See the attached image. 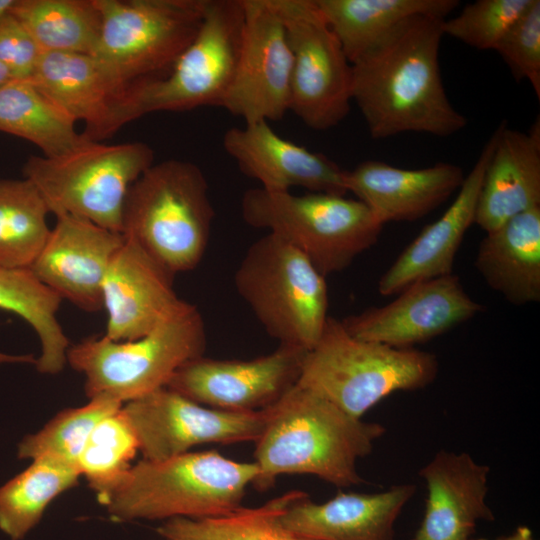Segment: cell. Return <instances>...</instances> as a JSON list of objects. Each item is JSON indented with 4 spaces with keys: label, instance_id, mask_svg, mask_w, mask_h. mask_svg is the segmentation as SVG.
Wrapping results in <instances>:
<instances>
[{
    "label": "cell",
    "instance_id": "6da1fadb",
    "mask_svg": "<svg viewBox=\"0 0 540 540\" xmlns=\"http://www.w3.org/2000/svg\"><path fill=\"white\" fill-rule=\"evenodd\" d=\"M443 20L411 17L351 63L352 101L373 139L406 132L447 137L467 125L441 77Z\"/></svg>",
    "mask_w": 540,
    "mask_h": 540
},
{
    "label": "cell",
    "instance_id": "7a4b0ae2",
    "mask_svg": "<svg viewBox=\"0 0 540 540\" xmlns=\"http://www.w3.org/2000/svg\"><path fill=\"white\" fill-rule=\"evenodd\" d=\"M385 432L383 425L355 418L296 384L269 408L255 441L258 476L252 486L265 491L284 474L313 475L336 487L357 485L363 481L358 460Z\"/></svg>",
    "mask_w": 540,
    "mask_h": 540
},
{
    "label": "cell",
    "instance_id": "3957f363",
    "mask_svg": "<svg viewBox=\"0 0 540 540\" xmlns=\"http://www.w3.org/2000/svg\"><path fill=\"white\" fill-rule=\"evenodd\" d=\"M257 476L255 462L235 461L216 450L143 459L101 504L123 522L213 517L241 507Z\"/></svg>",
    "mask_w": 540,
    "mask_h": 540
},
{
    "label": "cell",
    "instance_id": "277c9868",
    "mask_svg": "<svg viewBox=\"0 0 540 540\" xmlns=\"http://www.w3.org/2000/svg\"><path fill=\"white\" fill-rule=\"evenodd\" d=\"M214 216L200 167L170 159L153 163L129 188L121 234L176 275L201 262Z\"/></svg>",
    "mask_w": 540,
    "mask_h": 540
},
{
    "label": "cell",
    "instance_id": "5b68a950",
    "mask_svg": "<svg viewBox=\"0 0 540 540\" xmlns=\"http://www.w3.org/2000/svg\"><path fill=\"white\" fill-rule=\"evenodd\" d=\"M438 371L434 354L358 339L341 320L329 316L320 338L305 356L297 385L361 419L394 392L430 385Z\"/></svg>",
    "mask_w": 540,
    "mask_h": 540
},
{
    "label": "cell",
    "instance_id": "8992f818",
    "mask_svg": "<svg viewBox=\"0 0 540 540\" xmlns=\"http://www.w3.org/2000/svg\"><path fill=\"white\" fill-rule=\"evenodd\" d=\"M206 345L202 315L184 300L146 335L128 341L90 336L70 346L66 360L85 376L89 399L107 396L124 404L166 387L182 365L204 355Z\"/></svg>",
    "mask_w": 540,
    "mask_h": 540
},
{
    "label": "cell",
    "instance_id": "52a82bcc",
    "mask_svg": "<svg viewBox=\"0 0 540 540\" xmlns=\"http://www.w3.org/2000/svg\"><path fill=\"white\" fill-rule=\"evenodd\" d=\"M241 210L248 225L285 240L325 277L375 245L383 227L364 203L345 195L252 188L244 193Z\"/></svg>",
    "mask_w": 540,
    "mask_h": 540
},
{
    "label": "cell",
    "instance_id": "ba28073f",
    "mask_svg": "<svg viewBox=\"0 0 540 540\" xmlns=\"http://www.w3.org/2000/svg\"><path fill=\"white\" fill-rule=\"evenodd\" d=\"M235 288L266 332L279 344L311 350L328 315L325 276L275 234L255 241L241 260Z\"/></svg>",
    "mask_w": 540,
    "mask_h": 540
},
{
    "label": "cell",
    "instance_id": "9c48e42d",
    "mask_svg": "<svg viewBox=\"0 0 540 540\" xmlns=\"http://www.w3.org/2000/svg\"><path fill=\"white\" fill-rule=\"evenodd\" d=\"M153 163L154 152L146 143L89 140L58 157L30 156L23 176L56 217L71 215L121 233L128 190Z\"/></svg>",
    "mask_w": 540,
    "mask_h": 540
},
{
    "label": "cell",
    "instance_id": "30bf717a",
    "mask_svg": "<svg viewBox=\"0 0 540 540\" xmlns=\"http://www.w3.org/2000/svg\"><path fill=\"white\" fill-rule=\"evenodd\" d=\"M242 31V0H205L197 33L169 72L133 87L130 121L151 112L222 107L235 75Z\"/></svg>",
    "mask_w": 540,
    "mask_h": 540
},
{
    "label": "cell",
    "instance_id": "8fae6325",
    "mask_svg": "<svg viewBox=\"0 0 540 540\" xmlns=\"http://www.w3.org/2000/svg\"><path fill=\"white\" fill-rule=\"evenodd\" d=\"M101 35L92 56L129 85L166 75L195 37L205 0H95Z\"/></svg>",
    "mask_w": 540,
    "mask_h": 540
},
{
    "label": "cell",
    "instance_id": "7c38bea8",
    "mask_svg": "<svg viewBox=\"0 0 540 540\" xmlns=\"http://www.w3.org/2000/svg\"><path fill=\"white\" fill-rule=\"evenodd\" d=\"M293 57L290 109L306 126L323 131L350 111L352 65L315 0H274Z\"/></svg>",
    "mask_w": 540,
    "mask_h": 540
},
{
    "label": "cell",
    "instance_id": "4fadbf2b",
    "mask_svg": "<svg viewBox=\"0 0 540 540\" xmlns=\"http://www.w3.org/2000/svg\"><path fill=\"white\" fill-rule=\"evenodd\" d=\"M143 459L161 461L202 444L255 442L261 435L269 408L233 412L199 404L167 387L122 405Z\"/></svg>",
    "mask_w": 540,
    "mask_h": 540
},
{
    "label": "cell",
    "instance_id": "5bb4252c",
    "mask_svg": "<svg viewBox=\"0 0 540 540\" xmlns=\"http://www.w3.org/2000/svg\"><path fill=\"white\" fill-rule=\"evenodd\" d=\"M238 62L222 108L245 124L277 121L290 109L293 57L274 0H242Z\"/></svg>",
    "mask_w": 540,
    "mask_h": 540
},
{
    "label": "cell",
    "instance_id": "9a60e30c",
    "mask_svg": "<svg viewBox=\"0 0 540 540\" xmlns=\"http://www.w3.org/2000/svg\"><path fill=\"white\" fill-rule=\"evenodd\" d=\"M307 350L283 345L250 360L197 357L182 365L167 388L211 408L257 412L275 405L298 382Z\"/></svg>",
    "mask_w": 540,
    "mask_h": 540
},
{
    "label": "cell",
    "instance_id": "2e32d148",
    "mask_svg": "<svg viewBox=\"0 0 540 540\" xmlns=\"http://www.w3.org/2000/svg\"><path fill=\"white\" fill-rule=\"evenodd\" d=\"M484 307L465 291L454 274L421 280L381 307L341 320L354 337L394 348H414L480 313Z\"/></svg>",
    "mask_w": 540,
    "mask_h": 540
},
{
    "label": "cell",
    "instance_id": "e0dca14e",
    "mask_svg": "<svg viewBox=\"0 0 540 540\" xmlns=\"http://www.w3.org/2000/svg\"><path fill=\"white\" fill-rule=\"evenodd\" d=\"M56 218L29 268L62 300L87 312L99 311L103 308L104 277L124 236L83 218Z\"/></svg>",
    "mask_w": 540,
    "mask_h": 540
},
{
    "label": "cell",
    "instance_id": "ac0fdd59",
    "mask_svg": "<svg viewBox=\"0 0 540 540\" xmlns=\"http://www.w3.org/2000/svg\"><path fill=\"white\" fill-rule=\"evenodd\" d=\"M28 80L76 122L83 121V134L91 141L128 123L126 107L135 85L123 82L92 55L42 52Z\"/></svg>",
    "mask_w": 540,
    "mask_h": 540
},
{
    "label": "cell",
    "instance_id": "d6986e66",
    "mask_svg": "<svg viewBox=\"0 0 540 540\" xmlns=\"http://www.w3.org/2000/svg\"><path fill=\"white\" fill-rule=\"evenodd\" d=\"M174 276L124 237L103 281L104 335L113 341L135 340L172 315L184 301L174 290Z\"/></svg>",
    "mask_w": 540,
    "mask_h": 540
},
{
    "label": "cell",
    "instance_id": "ffe728a7",
    "mask_svg": "<svg viewBox=\"0 0 540 540\" xmlns=\"http://www.w3.org/2000/svg\"><path fill=\"white\" fill-rule=\"evenodd\" d=\"M222 144L240 171L266 191L301 187L314 193H347L345 170L324 154L279 136L267 121L228 129Z\"/></svg>",
    "mask_w": 540,
    "mask_h": 540
},
{
    "label": "cell",
    "instance_id": "44dd1931",
    "mask_svg": "<svg viewBox=\"0 0 540 540\" xmlns=\"http://www.w3.org/2000/svg\"><path fill=\"white\" fill-rule=\"evenodd\" d=\"M413 484L378 493L339 492L317 503L308 494L287 505L282 526L301 540H395V523L414 496Z\"/></svg>",
    "mask_w": 540,
    "mask_h": 540
},
{
    "label": "cell",
    "instance_id": "7402d4cb",
    "mask_svg": "<svg viewBox=\"0 0 540 540\" xmlns=\"http://www.w3.org/2000/svg\"><path fill=\"white\" fill-rule=\"evenodd\" d=\"M489 472L466 452L436 453L419 471L428 493L413 540H469L478 521H493L486 503Z\"/></svg>",
    "mask_w": 540,
    "mask_h": 540
},
{
    "label": "cell",
    "instance_id": "603a6c76",
    "mask_svg": "<svg viewBox=\"0 0 540 540\" xmlns=\"http://www.w3.org/2000/svg\"><path fill=\"white\" fill-rule=\"evenodd\" d=\"M465 178L460 166L439 162L422 169H403L367 160L345 170L353 193L384 225L418 220L459 190Z\"/></svg>",
    "mask_w": 540,
    "mask_h": 540
},
{
    "label": "cell",
    "instance_id": "cb8c5ba5",
    "mask_svg": "<svg viewBox=\"0 0 540 540\" xmlns=\"http://www.w3.org/2000/svg\"><path fill=\"white\" fill-rule=\"evenodd\" d=\"M494 144L493 132L473 168L465 175L453 203L438 220L421 231L381 276L378 291L382 296L399 294L421 280L452 274L458 249L474 223L484 173Z\"/></svg>",
    "mask_w": 540,
    "mask_h": 540
},
{
    "label": "cell",
    "instance_id": "d4e9b609",
    "mask_svg": "<svg viewBox=\"0 0 540 540\" xmlns=\"http://www.w3.org/2000/svg\"><path fill=\"white\" fill-rule=\"evenodd\" d=\"M495 144L480 189L474 223L486 233L540 206V122L529 131H494Z\"/></svg>",
    "mask_w": 540,
    "mask_h": 540
},
{
    "label": "cell",
    "instance_id": "484cf974",
    "mask_svg": "<svg viewBox=\"0 0 540 540\" xmlns=\"http://www.w3.org/2000/svg\"><path fill=\"white\" fill-rule=\"evenodd\" d=\"M475 267L514 305L540 301V206L516 215L482 239Z\"/></svg>",
    "mask_w": 540,
    "mask_h": 540
},
{
    "label": "cell",
    "instance_id": "4316f807",
    "mask_svg": "<svg viewBox=\"0 0 540 540\" xmlns=\"http://www.w3.org/2000/svg\"><path fill=\"white\" fill-rule=\"evenodd\" d=\"M350 63L403 21L446 19L457 0H315Z\"/></svg>",
    "mask_w": 540,
    "mask_h": 540
},
{
    "label": "cell",
    "instance_id": "83f0119b",
    "mask_svg": "<svg viewBox=\"0 0 540 540\" xmlns=\"http://www.w3.org/2000/svg\"><path fill=\"white\" fill-rule=\"evenodd\" d=\"M76 123L28 79L0 88V131L33 143L43 156L58 157L89 141Z\"/></svg>",
    "mask_w": 540,
    "mask_h": 540
},
{
    "label": "cell",
    "instance_id": "f1b7e54d",
    "mask_svg": "<svg viewBox=\"0 0 540 540\" xmlns=\"http://www.w3.org/2000/svg\"><path fill=\"white\" fill-rule=\"evenodd\" d=\"M62 301L30 268L0 266V309L24 319L37 334L41 355L35 366L43 374H57L67 362L70 344L57 319Z\"/></svg>",
    "mask_w": 540,
    "mask_h": 540
},
{
    "label": "cell",
    "instance_id": "f546056e",
    "mask_svg": "<svg viewBox=\"0 0 540 540\" xmlns=\"http://www.w3.org/2000/svg\"><path fill=\"white\" fill-rule=\"evenodd\" d=\"M9 11L42 52L93 55L102 28L95 0H14Z\"/></svg>",
    "mask_w": 540,
    "mask_h": 540
},
{
    "label": "cell",
    "instance_id": "4dcf8cb0",
    "mask_svg": "<svg viewBox=\"0 0 540 540\" xmlns=\"http://www.w3.org/2000/svg\"><path fill=\"white\" fill-rule=\"evenodd\" d=\"M79 469L43 456L0 487V530L10 540H22L40 522L47 506L77 485Z\"/></svg>",
    "mask_w": 540,
    "mask_h": 540
},
{
    "label": "cell",
    "instance_id": "1f68e13d",
    "mask_svg": "<svg viewBox=\"0 0 540 540\" xmlns=\"http://www.w3.org/2000/svg\"><path fill=\"white\" fill-rule=\"evenodd\" d=\"M304 494L292 490L259 507L241 506L206 518L165 520L156 529L157 540H301L282 526L280 517L288 504Z\"/></svg>",
    "mask_w": 540,
    "mask_h": 540
},
{
    "label": "cell",
    "instance_id": "d6a6232c",
    "mask_svg": "<svg viewBox=\"0 0 540 540\" xmlns=\"http://www.w3.org/2000/svg\"><path fill=\"white\" fill-rule=\"evenodd\" d=\"M49 208L28 179H0V266L29 268L51 229Z\"/></svg>",
    "mask_w": 540,
    "mask_h": 540
},
{
    "label": "cell",
    "instance_id": "836d02e7",
    "mask_svg": "<svg viewBox=\"0 0 540 540\" xmlns=\"http://www.w3.org/2000/svg\"><path fill=\"white\" fill-rule=\"evenodd\" d=\"M139 451L136 434L122 411L102 419L91 432L77 462L80 474L102 503L121 483Z\"/></svg>",
    "mask_w": 540,
    "mask_h": 540
},
{
    "label": "cell",
    "instance_id": "e575fe53",
    "mask_svg": "<svg viewBox=\"0 0 540 540\" xmlns=\"http://www.w3.org/2000/svg\"><path fill=\"white\" fill-rule=\"evenodd\" d=\"M123 403L107 396L89 399L81 407L67 408L40 431L25 436L18 445L20 459L48 456L75 465L95 426Z\"/></svg>",
    "mask_w": 540,
    "mask_h": 540
},
{
    "label": "cell",
    "instance_id": "d590c367",
    "mask_svg": "<svg viewBox=\"0 0 540 540\" xmlns=\"http://www.w3.org/2000/svg\"><path fill=\"white\" fill-rule=\"evenodd\" d=\"M532 0H477L442 22V31L479 49L495 50L498 43L529 7Z\"/></svg>",
    "mask_w": 540,
    "mask_h": 540
},
{
    "label": "cell",
    "instance_id": "8d00e7d4",
    "mask_svg": "<svg viewBox=\"0 0 540 540\" xmlns=\"http://www.w3.org/2000/svg\"><path fill=\"white\" fill-rule=\"evenodd\" d=\"M513 77L530 83L540 99V1L529 7L511 26L495 50Z\"/></svg>",
    "mask_w": 540,
    "mask_h": 540
},
{
    "label": "cell",
    "instance_id": "74e56055",
    "mask_svg": "<svg viewBox=\"0 0 540 540\" xmlns=\"http://www.w3.org/2000/svg\"><path fill=\"white\" fill-rule=\"evenodd\" d=\"M41 54L36 41L9 9L0 14V62L14 79H29Z\"/></svg>",
    "mask_w": 540,
    "mask_h": 540
},
{
    "label": "cell",
    "instance_id": "f35d334b",
    "mask_svg": "<svg viewBox=\"0 0 540 540\" xmlns=\"http://www.w3.org/2000/svg\"><path fill=\"white\" fill-rule=\"evenodd\" d=\"M478 540H535L533 538V534H532V531L529 527L527 526H519L515 531L514 533L508 535V536H505V537H500V538H497V539H484V538H481V539H478Z\"/></svg>",
    "mask_w": 540,
    "mask_h": 540
},
{
    "label": "cell",
    "instance_id": "ab89813d",
    "mask_svg": "<svg viewBox=\"0 0 540 540\" xmlns=\"http://www.w3.org/2000/svg\"><path fill=\"white\" fill-rule=\"evenodd\" d=\"M36 358L32 354L11 355L0 352V366L6 363H31L35 364Z\"/></svg>",
    "mask_w": 540,
    "mask_h": 540
},
{
    "label": "cell",
    "instance_id": "60d3db41",
    "mask_svg": "<svg viewBox=\"0 0 540 540\" xmlns=\"http://www.w3.org/2000/svg\"><path fill=\"white\" fill-rule=\"evenodd\" d=\"M13 79L14 78L8 68L0 62V88L12 81Z\"/></svg>",
    "mask_w": 540,
    "mask_h": 540
},
{
    "label": "cell",
    "instance_id": "b9f144b4",
    "mask_svg": "<svg viewBox=\"0 0 540 540\" xmlns=\"http://www.w3.org/2000/svg\"><path fill=\"white\" fill-rule=\"evenodd\" d=\"M14 0H0V14L9 9Z\"/></svg>",
    "mask_w": 540,
    "mask_h": 540
},
{
    "label": "cell",
    "instance_id": "7bdbcfd3",
    "mask_svg": "<svg viewBox=\"0 0 540 540\" xmlns=\"http://www.w3.org/2000/svg\"><path fill=\"white\" fill-rule=\"evenodd\" d=\"M469 540H473V539H469ZM478 540V539H477Z\"/></svg>",
    "mask_w": 540,
    "mask_h": 540
}]
</instances>
